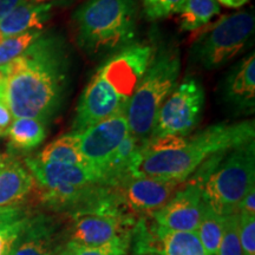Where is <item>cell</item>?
I'll return each mask as SVG.
<instances>
[{"instance_id": "cell-18", "label": "cell", "mask_w": 255, "mask_h": 255, "mask_svg": "<svg viewBox=\"0 0 255 255\" xmlns=\"http://www.w3.org/2000/svg\"><path fill=\"white\" fill-rule=\"evenodd\" d=\"M36 158L43 163H63L88 167L81 151L79 135L71 132L65 133L47 144L36 156Z\"/></svg>"}, {"instance_id": "cell-2", "label": "cell", "mask_w": 255, "mask_h": 255, "mask_svg": "<svg viewBox=\"0 0 255 255\" xmlns=\"http://www.w3.org/2000/svg\"><path fill=\"white\" fill-rule=\"evenodd\" d=\"M254 121L218 123L189 137L168 136L139 145L129 167L133 176L184 182L212 156L254 139Z\"/></svg>"}, {"instance_id": "cell-27", "label": "cell", "mask_w": 255, "mask_h": 255, "mask_svg": "<svg viewBox=\"0 0 255 255\" xmlns=\"http://www.w3.org/2000/svg\"><path fill=\"white\" fill-rule=\"evenodd\" d=\"M239 214V239L244 255H255V216Z\"/></svg>"}, {"instance_id": "cell-5", "label": "cell", "mask_w": 255, "mask_h": 255, "mask_svg": "<svg viewBox=\"0 0 255 255\" xmlns=\"http://www.w3.org/2000/svg\"><path fill=\"white\" fill-rule=\"evenodd\" d=\"M180 72L181 57L178 50L161 51L157 56H154L130 98L126 111L129 131L141 144L150 137L156 116L176 87Z\"/></svg>"}, {"instance_id": "cell-10", "label": "cell", "mask_w": 255, "mask_h": 255, "mask_svg": "<svg viewBox=\"0 0 255 255\" xmlns=\"http://www.w3.org/2000/svg\"><path fill=\"white\" fill-rule=\"evenodd\" d=\"M184 182L126 174L108 187L128 214L151 216L176 195Z\"/></svg>"}, {"instance_id": "cell-28", "label": "cell", "mask_w": 255, "mask_h": 255, "mask_svg": "<svg viewBox=\"0 0 255 255\" xmlns=\"http://www.w3.org/2000/svg\"><path fill=\"white\" fill-rule=\"evenodd\" d=\"M12 119H13V116H12L11 111L5 103L4 97H2L1 85H0V137L6 136L7 129L12 123Z\"/></svg>"}, {"instance_id": "cell-4", "label": "cell", "mask_w": 255, "mask_h": 255, "mask_svg": "<svg viewBox=\"0 0 255 255\" xmlns=\"http://www.w3.org/2000/svg\"><path fill=\"white\" fill-rule=\"evenodd\" d=\"M138 12L137 0H87L72 15L78 47L91 58L124 49L136 36Z\"/></svg>"}, {"instance_id": "cell-8", "label": "cell", "mask_w": 255, "mask_h": 255, "mask_svg": "<svg viewBox=\"0 0 255 255\" xmlns=\"http://www.w3.org/2000/svg\"><path fill=\"white\" fill-rule=\"evenodd\" d=\"M254 28L255 18L251 11L222 17L196 37L190 49L191 63L206 70L222 68L246 49Z\"/></svg>"}, {"instance_id": "cell-20", "label": "cell", "mask_w": 255, "mask_h": 255, "mask_svg": "<svg viewBox=\"0 0 255 255\" xmlns=\"http://www.w3.org/2000/svg\"><path fill=\"white\" fill-rule=\"evenodd\" d=\"M220 12L216 0H183L175 13L182 30L197 31L207 26Z\"/></svg>"}, {"instance_id": "cell-13", "label": "cell", "mask_w": 255, "mask_h": 255, "mask_svg": "<svg viewBox=\"0 0 255 255\" xmlns=\"http://www.w3.org/2000/svg\"><path fill=\"white\" fill-rule=\"evenodd\" d=\"M203 208L202 186L193 180H187L176 195L151 216L156 225L169 231L196 232Z\"/></svg>"}, {"instance_id": "cell-12", "label": "cell", "mask_w": 255, "mask_h": 255, "mask_svg": "<svg viewBox=\"0 0 255 255\" xmlns=\"http://www.w3.org/2000/svg\"><path fill=\"white\" fill-rule=\"evenodd\" d=\"M135 255H209L196 232L169 231L158 225L149 228L144 220L137 221Z\"/></svg>"}, {"instance_id": "cell-22", "label": "cell", "mask_w": 255, "mask_h": 255, "mask_svg": "<svg viewBox=\"0 0 255 255\" xmlns=\"http://www.w3.org/2000/svg\"><path fill=\"white\" fill-rule=\"evenodd\" d=\"M225 231V216L218 215L205 205L196 234L209 255H218Z\"/></svg>"}, {"instance_id": "cell-17", "label": "cell", "mask_w": 255, "mask_h": 255, "mask_svg": "<svg viewBox=\"0 0 255 255\" xmlns=\"http://www.w3.org/2000/svg\"><path fill=\"white\" fill-rule=\"evenodd\" d=\"M34 187L30 170L9 157L0 165V207L18 206Z\"/></svg>"}, {"instance_id": "cell-1", "label": "cell", "mask_w": 255, "mask_h": 255, "mask_svg": "<svg viewBox=\"0 0 255 255\" xmlns=\"http://www.w3.org/2000/svg\"><path fill=\"white\" fill-rule=\"evenodd\" d=\"M0 69L2 97L12 116L47 124L59 113L71 77V55L62 34H40Z\"/></svg>"}, {"instance_id": "cell-15", "label": "cell", "mask_w": 255, "mask_h": 255, "mask_svg": "<svg viewBox=\"0 0 255 255\" xmlns=\"http://www.w3.org/2000/svg\"><path fill=\"white\" fill-rule=\"evenodd\" d=\"M221 100L232 113L250 115L255 109V55L235 64L222 82Z\"/></svg>"}, {"instance_id": "cell-25", "label": "cell", "mask_w": 255, "mask_h": 255, "mask_svg": "<svg viewBox=\"0 0 255 255\" xmlns=\"http://www.w3.org/2000/svg\"><path fill=\"white\" fill-rule=\"evenodd\" d=\"M218 255H244L239 239V214L225 216V231Z\"/></svg>"}, {"instance_id": "cell-30", "label": "cell", "mask_w": 255, "mask_h": 255, "mask_svg": "<svg viewBox=\"0 0 255 255\" xmlns=\"http://www.w3.org/2000/svg\"><path fill=\"white\" fill-rule=\"evenodd\" d=\"M26 0H0V21Z\"/></svg>"}, {"instance_id": "cell-29", "label": "cell", "mask_w": 255, "mask_h": 255, "mask_svg": "<svg viewBox=\"0 0 255 255\" xmlns=\"http://www.w3.org/2000/svg\"><path fill=\"white\" fill-rule=\"evenodd\" d=\"M238 213H244V214H250L255 216V187L251 188L247 191L246 195L241 200L239 205Z\"/></svg>"}, {"instance_id": "cell-21", "label": "cell", "mask_w": 255, "mask_h": 255, "mask_svg": "<svg viewBox=\"0 0 255 255\" xmlns=\"http://www.w3.org/2000/svg\"><path fill=\"white\" fill-rule=\"evenodd\" d=\"M28 218L18 206L0 207V255H9Z\"/></svg>"}, {"instance_id": "cell-24", "label": "cell", "mask_w": 255, "mask_h": 255, "mask_svg": "<svg viewBox=\"0 0 255 255\" xmlns=\"http://www.w3.org/2000/svg\"><path fill=\"white\" fill-rule=\"evenodd\" d=\"M40 31H30L18 36L5 38L0 41V66L12 62L25 52L33 41L40 37Z\"/></svg>"}, {"instance_id": "cell-9", "label": "cell", "mask_w": 255, "mask_h": 255, "mask_svg": "<svg viewBox=\"0 0 255 255\" xmlns=\"http://www.w3.org/2000/svg\"><path fill=\"white\" fill-rule=\"evenodd\" d=\"M205 100L206 92L201 82L194 76H187L159 109L149 139L187 137L199 126Z\"/></svg>"}, {"instance_id": "cell-31", "label": "cell", "mask_w": 255, "mask_h": 255, "mask_svg": "<svg viewBox=\"0 0 255 255\" xmlns=\"http://www.w3.org/2000/svg\"><path fill=\"white\" fill-rule=\"evenodd\" d=\"M216 1L222 4L226 7H231V8H239L242 7L244 5H246L250 0H216Z\"/></svg>"}, {"instance_id": "cell-16", "label": "cell", "mask_w": 255, "mask_h": 255, "mask_svg": "<svg viewBox=\"0 0 255 255\" xmlns=\"http://www.w3.org/2000/svg\"><path fill=\"white\" fill-rule=\"evenodd\" d=\"M70 0H58L46 4L25 1L0 21V34L5 39L30 31H39L52 17L53 9L70 5Z\"/></svg>"}, {"instance_id": "cell-3", "label": "cell", "mask_w": 255, "mask_h": 255, "mask_svg": "<svg viewBox=\"0 0 255 255\" xmlns=\"http://www.w3.org/2000/svg\"><path fill=\"white\" fill-rule=\"evenodd\" d=\"M154 56V49L145 44L128 45L111 55L79 97L71 133L79 135L115 114L126 113Z\"/></svg>"}, {"instance_id": "cell-26", "label": "cell", "mask_w": 255, "mask_h": 255, "mask_svg": "<svg viewBox=\"0 0 255 255\" xmlns=\"http://www.w3.org/2000/svg\"><path fill=\"white\" fill-rule=\"evenodd\" d=\"M183 0H142L143 14L149 20L169 17L177 11Z\"/></svg>"}, {"instance_id": "cell-32", "label": "cell", "mask_w": 255, "mask_h": 255, "mask_svg": "<svg viewBox=\"0 0 255 255\" xmlns=\"http://www.w3.org/2000/svg\"><path fill=\"white\" fill-rule=\"evenodd\" d=\"M27 2H32V4H46V2L58 1V0H26Z\"/></svg>"}, {"instance_id": "cell-23", "label": "cell", "mask_w": 255, "mask_h": 255, "mask_svg": "<svg viewBox=\"0 0 255 255\" xmlns=\"http://www.w3.org/2000/svg\"><path fill=\"white\" fill-rule=\"evenodd\" d=\"M129 242L130 237L116 239L101 246H79L66 242L57 255H126Z\"/></svg>"}, {"instance_id": "cell-19", "label": "cell", "mask_w": 255, "mask_h": 255, "mask_svg": "<svg viewBox=\"0 0 255 255\" xmlns=\"http://www.w3.org/2000/svg\"><path fill=\"white\" fill-rule=\"evenodd\" d=\"M46 123L34 119H15L12 121L6 136L9 146L17 150H32L43 143L46 137Z\"/></svg>"}, {"instance_id": "cell-33", "label": "cell", "mask_w": 255, "mask_h": 255, "mask_svg": "<svg viewBox=\"0 0 255 255\" xmlns=\"http://www.w3.org/2000/svg\"><path fill=\"white\" fill-rule=\"evenodd\" d=\"M9 157H11V156H7V155H5V154H0V165L4 164L5 162L7 161Z\"/></svg>"}, {"instance_id": "cell-14", "label": "cell", "mask_w": 255, "mask_h": 255, "mask_svg": "<svg viewBox=\"0 0 255 255\" xmlns=\"http://www.w3.org/2000/svg\"><path fill=\"white\" fill-rule=\"evenodd\" d=\"M68 242V231L50 216H30L11 255H57Z\"/></svg>"}, {"instance_id": "cell-7", "label": "cell", "mask_w": 255, "mask_h": 255, "mask_svg": "<svg viewBox=\"0 0 255 255\" xmlns=\"http://www.w3.org/2000/svg\"><path fill=\"white\" fill-rule=\"evenodd\" d=\"M25 164L39 188L40 197L51 207H81L107 189L102 177L91 168L63 163H43L36 157Z\"/></svg>"}, {"instance_id": "cell-6", "label": "cell", "mask_w": 255, "mask_h": 255, "mask_svg": "<svg viewBox=\"0 0 255 255\" xmlns=\"http://www.w3.org/2000/svg\"><path fill=\"white\" fill-rule=\"evenodd\" d=\"M254 139L232 149L202 183V200L218 215L238 213L239 205L255 187Z\"/></svg>"}, {"instance_id": "cell-11", "label": "cell", "mask_w": 255, "mask_h": 255, "mask_svg": "<svg viewBox=\"0 0 255 255\" xmlns=\"http://www.w3.org/2000/svg\"><path fill=\"white\" fill-rule=\"evenodd\" d=\"M129 133L126 113L115 114L79 133L83 157L88 167L100 175L103 182L105 168L111 156Z\"/></svg>"}, {"instance_id": "cell-34", "label": "cell", "mask_w": 255, "mask_h": 255, "mask_svg": "<svg viewBox=\"0 0 255 255\" xmlns=\"http://www.w3.org/2000/svg\"><path fill=\"white\" fill-rule=\"evenodd\" d=\"M9 255H11V253H9Z\"/></svg>"}]
</instances>
